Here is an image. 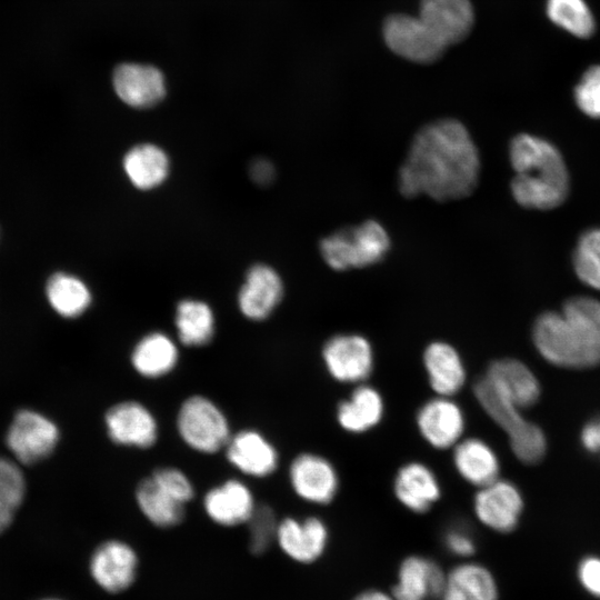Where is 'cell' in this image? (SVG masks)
<instances>
[{
    "instance_id": "obj_28",
    "label": "cell",
    "mask_w": 600,
    "mask_h": 600,
    "mask_svg": "<svg viewBox=\"0 0 600 600\" xmlns=\"http://www.w3.org/2000/svg\"><path fill=\"white\" fill-rule=\"evenodd\" d=\"M134 500L143 517L159 528L176 527L186 514V504L168 494L150 476L137 483Z\"/></svg>"
},
{
    "instance_id": "obj_7",
    "label": "cell",
    "mask_w": 600,
    "mask_h": 600,
    "mask_svg": "<svg viewBox=\"0 0 600 600\" xmlns=\"http://www.w3.org/2000/svg\"><path fill=\"white\" fill-rule=\"evenodd\" d=\"M382 36L393 53L417 63L437 61L448 47L419 16L394 13L387 17Z\"/></svg>"
},
{
    "instance_id": "obj_33",
    "label": "cell",
    "mask_w": 600,
    "mask_h": 600,
    "mask_svg": "<svg viewBox=\"0 0 600 600\" xmlns=\"http://www.w3.org/2000/svg\"><path fill=\"white\" fill-rule=\"evenodd\" d=\"M447 583L460 590L470 600H497L498 588L491 572L478 563H462L447 576Z\"/></svg>"
},
{
    "instance_id": "obj_10",
    "label": "cell",
    "mask_w": 600,
    "mask_h": 600,
    "mask_svg": "<svg viewBox=\"0 0 600 600\" xmlns=\"http://www.w3.org/2000/svg\"><path fill=\"white\" fill-rule=\"evenodd\" d=\"M289 483L301 500L324 506L336 498L340 479L334 464L314 452L297 454L288 469Z\"/></svg>"
},
{
    "instance_id": "obj_12",
    "label": "cell",
    "mask_w": 600,
    "mask_h": 600,
    "mask_svg": "<svg viewBox=\"0 0 600 600\" xmlns=\"http://www.w3.org/2000/svg\"><path fill=\"white\" fill-rule=\"evenodd\" d=\"M59 438V428L51 419L37 411L22 410L8 430L7 444L20 462L31 464L52 453Z\"/></svg>"
},
{
    "instance_id": "obj_44",
    "label": "cell",
    "mask_w": 600,
    "mask_h": 600,
    "mask_svg": "<svg viewBox=\"0 0 600 600\" xmlns=\"http://www.w3.org/2000/svg\"><path fill=\"white\" fill-rule=\"evenodd\" d=\"M13 511L12 509L8 508L7 506L0 503V533L2 531H4L9 524L11 523L12 521V517H13Z\"/></svg>"
},
{
    "instance_id": "obj_30",
    "label": "cell",
    "mask_w": 600,
    "mask_h": 600,
    "mask_svg": "<svg viewBox=\"0 0 600 600\" xmlns=\"http://www.w3.org/2000/svg\"><path fill=\"white\" fill-rule=\"evenodd\" d=\"M123 169L134 187L147 190L159 186L167 178L169 160L157 146L143 143L127 152Z\"/></svg>"
},
{
    "instance_id": "obj_25",
    "label": "cell",
    "mask_w": 600,
    "mask_h": 600,
    "mask_svg": "<svg viewBox=\"0 0 600 600\" xmlns=\"http://www.w3.org/2000/svg\"><path fill=\"white\" fill-rule=\"evenodd\" d=\"M118 97L134 108H148L160 101L166 92L161 72L150 66L124 63L113 73Z\"/></svg>"
},
{
    "instance_id": "obj_45",
    "label": "cell",
    "mask_w": 600,
    "mask_h": 600,
    "mask_svg": "<svg viewBox=\"0 0 600 600\" xmlns=\"http://www.w3.org/2000/svg\"><path fill=\"white\" fill-rule=\"evenodd\" d=\"M442 600H470L460 590L447 583V587L441 596Z\"/></svg>"
},
{
    "instance_id": "obj_24",
    "label": "cell",
    "mask_w": 600,
    "mask_h": 600,
    "mask_svg": "<svg viewBox=\"0 0 600 600\" xmlns=\"http://www.w3.org/2000/svg\"><path fill=\"white\" fill-rule=\"evenodd\" d=\"M179 360L178 344L161 331L142 336L130 352V364L134 372L149 380L169 376L177 368Z\"/></svg>"
},
{
    "instance_id": "obj_23",
    "label": "cell",
    "mask_w": 600,
    "mask_h": 600,
    "mask_svg": "<svg viewBox=\"0 0 600 600\" xmlns=\"http://www.w3.org/2000/svg\"><path fill=\"white\" fill-rule=\"evenodd\" d=\"M446 587L447 576L434 561L411 556L399 568L392 596L396 600H428L441 598Z\"/></svg>"
},
{
    "instance_id": "obj_32",
    "label": "cell",
    "mask_w": 600,
    "mask_h": 600,
    "mask_svg": "<svg viewBox=\"0 0 600 600\" xmlns=\"http://www.w3.org/2000/svg\"><path fill=\"white\" fill-rule=\"evenodd\" d=\"M549 20L573 37L587 39L596 31L594 16L586 0H547Z\"/></svg>"
},
{
    "instance_id": "obj_18",
    "label": "cell",
    "mask_w": 600,
    "mask_h": 600,
    "mask_svg": "<svg viewBox=\"0 0 600 600\" xmlns=\"http://www.w3.org/2000/svg\"><path fill=\"white\" fill-rule=\"evenodd\" d=\"M396 499L409 511L424 513L438 502L442 494L440 481L434 471L421 461L403 463L392 482Z\"/></svg>"
},
{
    "instance_id": "obj_14",
    "label": "cell",
    "mask_w": 600,
    "mask_h": 600,
    "mask_svg": "<svg viewBox=\"0 0 600 600\" xmlns=\"http://www.w3.org/2000/svg\"><path fill=\"white\" fill-rule=\"evenodd\" d=\"M223 453L230 466L250 478H268L279 464L276 446L256 429L232 432Z\"/></svg>"
},
{
    "instance_id": "obj_31",
    "label": "cell",
    "mask_w": 600,
    "mask_h": 600,
    "mask_svg": "<svg viewBox=\"0 0 600 600\" xmlns=\"http://www.w3.org/2000/svg\"><path fill=\"white\" fill-rule=\"evenodd\" d=\"M46 296L51 308L67 319L80 317L91 303V293L86 283L66 272L50 276L46 284Z\"/></svg>"
},
{
    "instance_id": "obj_20",
    "label": "cell",
    "mask_w": 600,
    "mask_h": 600,
    "mask_svg": "<svg viewBox=\"0 0 600 600\" xmlns=\"http://www.w3.org/2000/svg\"><path fill=\"white\" fill-rule=\"evenodd\" d=\"M422 364L436 396L454 397L467 382V369L459 351L449 342L432 341L423 350Z\"/></svg>"
},
{
    "instance_id": "obj_43",
    "label": "cell",
    "mask_w": 600,
    "mask_h": 600,
    "mask_svg": "<svg viewBox=\"0 0 600 600\" xmlns=\"http://www.w3.org/2000/svg\"><path fill=\"white\" fill-rule=\"evenodd\" d=\"M354 600H396L393 596H389L382 591L370 590L362 592Z\"/></svg>"
},
{
    "instance_id": "obj_13",
    "label": "cell",
    "mask_w": 600,
    "mask_h": 600,
    "mask_svg": "<svg viewBox=\"0 0 600 600\" xmlns=\"http://www.w3.org/2000/svg\"><path fill=\"white\" fill-rule=\"evenodd\" d=\"M416 426L430 447L448 450L463 438L466 416L453 397L434 396L418 409Z\"/></svg>"
},
{
    "instance_id": "obj_27",
    "label": "cell",
    "mask_w": 600,
    "mask_h": 600,
    "mask_svg": "<svg viewBox=\"0 0 600 600\" xmlns=\"http://www.w3.org/2000/svg\"><path fill=\"white\" fill-rule=\"evenodd\" d=\"M384 416V401L372 386L357 384L347 399L341 400L336 410L339 427L346 432L360 434L376 428Z\"/></svg>"
},
{
    "instance_id": "obj_35",
    "label": "cell",
    "mask_w": 600,
    "mask_h": 600,
    "mask_svg": "<svg viewBox=\"0 0 600 600\" xmlns=\"http://www.w3.org/2000/svg\"><path fill=\"white\" fill-rule=\"evenodd\" d=\"M246 524L249 531V549L252 553H263L272 542H276L279 521L270 506L258 503Z\"/></svg>"
},
{
    "instance_id": "obj_5",
    "label": "cell",
    "mask_w": 600,
    "mask_h": 600,
    "mask_svg": "<svg viewBox=\"0 0 600 600\" xmlns=\"http://www.w3.org/2000/svg\"><path fill=\"white\" fill-rule=\"evenodd\" d=\"M390 246L386 228L379 221L369 219L324 237L319 250L331 269L346 271L379 263L388 254Z\"/></svg>"
},
{
    "instance_id": "obj_37",
    "label": "cell",
    "mask_w": 600,
    "mask_h": 600,
    "mask_svg": "<svg viewBox=\"0 0 600 600\" xmlns=\"http://www.w3.org/2000/svg\"><path fill=\"white\" fill-rule=\"evenodd\" d=\"M574 102L586 116L600 119V64L589 67L573 91Z\"/></svg>"
},
{
    "instance_id": "obj_41",
    "label": "cell",
    "mask_w": 600,
    "mask_h": 600,
    "mask_svg": "<svg viewBox=\"0 0 600 600\" xmlns=\"http://www.w3.org/2000/svg\"><path fill=\"white\" fill-rule=\"evenodd\" d=\"M580 442L588 452L600 456V418L592 419L582 427Z\"/></svg>"
},
{
    "instance_id": "obj_6",
    "label": "cell",
    "mask_w": 600,
    "mask_h": 600,
    "mask_svg": "<svg viewBox=\"0 0 600 600\" xmlns=\"http://www.w3.org/2000/svg\"><path fill=\"white\" fill-rule=\"evenodd\" d=\"M176 430L190 450L201 454L223 451L232 434L222 408L203 394L183 399L176 414Z\"/></svg>"
},
{
    "instance_id": "obj_38",
    "label": "cell",
    "mask_w": 600,
    "mask_h": 600,
    "mask_svg": "<svg viewBox=\"0 0 600 600\" xmlns=\"http://www.w3.org/2000/svg\"><path fill=\"white\" fill-rule=\"evenodd\" d=\"M26 482L20 468L0 457V503L16 510L23 500Z\"/></svg>"
},
{
    "instance_id": "obj_40",
    "label": "cell",
    "mask_w": 600,
    "mask_h": 600,
    "mask_svg": "<svg viewBox=\"0 0 600 600\" xmlns=\"http://www.w3.org/2000/svg\"><path fill=\"white\" fill-rule=\"evenodd\" d=\"M578 577L589 593L600 598V558H584L579 564Z\"/></svg>"
},
{
    "instance_id": "obj_3",
    "label": "cell",
    "mask_w": 600,
    "mask_h": 600,
    "mask_svg": "<svg viewBox=\"0 0 600 600\" xmlns=\"http://www.w3.org/2000/svg\"><path fill=\"white\" fill-rule=\"evenodd\" d=\"M509 156L516 172L511 192L520 206L550 210L566 200L569 174L560 151L552 143L520 133L511 141Z\"/></svg>"
},
{
    "instance_id": "obj_19",
    "label": "cell",
    "mask_w": 600,
    "mask_h": 600,
    "mask_svg": "<svg viewBox=\"0 0 600 600\" xmlns=\"http://www.w3.org/2000/svg\"><path fill=\"white\" fill-rule=\"evenodd\" d=\"M282 296L283 284L278 272L269 266L256 264L247 272L238 306L247 319L262 321L277 309Z\"/></svg>"
},
{
    "instance_id": "obj_16",
    "label": "cell",
    "mask_w": 600,
    "mask_h": 600,
    "mask_svg": "<svg viewBox=\"0 0 600 600\" xmlns=\"http://www.w3.org/2000/svg\"><path fill=\"white\" fill-rule=\"evenodd\" d=\"M138 557L130 544L121 540L102 542L92 553L90 572L97 584L108 592H120L136 578Z\"/></svg>"
},
{
    "instance_id": "obj_17",
    "label": "cell",
    "mask_w": 600,
    "mask_h": 600,
    "mask_svg": "<svg viewBox=\"0 0 600 600\" xmlns=\"http://www.w3.org/2000/svg\"><path fill=\"white\" fill-rule=\"evenodd\" d=\"M328 537V528L318 517H287L279 521L276 542L292 560L309 563L324 552Z\"/></svg>"
},
{
    "instance_id": "obj_21",
    "label": "cell",
    "mask_w": 600,
    "mask_h": 600,
    "mask_svg": "<svg viewBox=\"0 0 600 600\" xmlns=\"http://www.w3.org/2000/svg\"><path fill=\"white\" fill-rule=\"evenodd\" d=\"M509 400L524 410L541 396V384L531 368L516 358L492 360L483 373Z\"/></svg>"
},
{
    "instance_id": "obj_26",
    "label": "cell",
    "mask_w": 600,
    "mask_h": 600,
    "mask_svg": "<svg viewBox=\"0 0 600 600\" xmlns=\"http://www.w3.org/2000/svg\"><path fill=\"white\" fill-rule=\"evenodd\" d=\"M452 463L457 473L476 488H481L500 477L499 457L481 438H462L452 448Z\"/></svg>"
},
{
    "instance_id": "obj_34",
    "label": "cell",
    "mask_w": 600,
    "mask_h": 600,
    "mask_svg": "<svg viewBox=\"0 0 600 600\" xmlns=\"http://www.w3.org/2000/svg\"><path fill=\"white\" fill-rule=\"evenodd\" d=\"M573 267L584 284L600 291V227L581 234L573 252Z\"/></svg>"
},
{
    "instance_id": "obj_36",
    "label": "cell",
    "mask_w": 600,
    "mask_h": 600,
    "mask_svg": "<svg viewBox=\"0 0 600 600\" xmlns=\"http://www.w3.org/2000/svg\"><path fill=\"white\" fill-rule=\"evenodd\" d=\"M149 476L168 494L186 506L196 497L192 480L183 470L177 467H158Z\"/></svg>"
},
{
    "instance_id": "obj_42",
    "label": "cell",
    "mask_w": 600,
    "mask_h": 600,
    "mask_svg": "<svg viewBox=\"0 0 600 600\" xmlns=\"http://www.w3.org/2000/svg\"><path fill=\"white\" fill-rule=\"evenodd\" d=\"M249 172L252 180L260 186L270 184L276 176L273 164L267 159H257L252 161Z\"/></svg>"
},
{
    "instance_id": "obj_15",
    "label": "cell",
    "mask_w": 600,
    "mask_h": 600,
    "mask_svg": "<svg viewBox=\"0 0 600 600\" xmlns=\"http://www.w3.org/2000/svg\"><path fill=\"white\" fill-rule=\"evenodd\" d=\"M257 504L250 487L237 478L226 479L211 487L202 498L208 518L223 527L246 524Z\"/></svg>"
},
{
    "instance_id": "obj_8",
    "label": "cell",
    "mask_w": 600,
    "mask_h": 600,
    "mask_svg": "<svg viewBox=\"0 0 600 600\" xmlns=\"http://www.w3.org/2000/svg\"><path fill=\"white\" fill-rule=\"evenodd\" d=\"M321 358L328 374L346 384L364 383L374 367L371 342L360 333H337L322 346Z\"/></svg>"
},
{
    "instance_id": "obj_29",
    "label": "cell",
    "mask_w": 600,
    "mask_h": 600,
    "mask_svg": "<svg viewBox=\"0 0 600 600\" xmlns=\"http://www.w3.org/2000/svg\"><path fill=\"white\" fill-rule=\"evenodd\" d=\"M174 326L179 342L186 347L208 346L214 337V316L209 304L203 301H180L176 308Z\"/></svg>"
},
{
    "instance_id": "obj_9",
    "label": "cell",
    "mask_w": 600,
    "mask_h": 600,
    "mask_svg": "<svg viewBox=\"0 0 600 600\" xmlns=\"http://www.w3.org/2000/svg\"><path fill=\"white\" fill-rule=\"evenodd\" d=\"M109 440L126 448L147 450L159 439V423L144 403L127 399L110 406L103 414Z\"/></svg>"
},
{
    "instance_id": "obj_11",
    "label": "cell",
    "mask_w": 600,
    "mask_h": 600,
    "mask_svg": "<svg viewBox=\"0 0 600 600\" xmlns=\"http://www.w3.org/2000/svg\"><path fill=\"white\" fill-rule=\"evenodd\" d=\"M472 508L483 526L500 533H508L519 523L524 508L523 496L512 481L499 477L478 488Z\"/></svg>"
},
{
    "instance_id": "obj_2",
    "label": "cell",
    "mask_w": 600,
    "mask_h": 600,
    "mask_svg": "<svg viewBox=\"0 0 600 600\" xmlns=\"http://www.w3.org/2000/svg\"><path fill=\"white\" fill-rule=\"evenodd\" d=\"M532 342L548 363L563 369L600 366V301L572 297L561 311H546L532 326Z\"/></svg>"
},
{
    "instance_id": "obj_22",
    "label": "cell",
    "mask_w": 600,
    "mask_h": 600,
    "mask_svg": "<svg viewBox=\"0 0 600 600\" xmlns=\"http://www.w3.org/2000/svg\"><path fill=\"white\" fill-rule=\"evenodd\" d=\"M419 17L447 46L466 39L474 24L470 0H421Z\"/></svg>"
},
{
    "instance_id": "obj_39",
    "label": "cell",
    "mask_w": 600,
    "mask_h": 600,
    "mask_svg": "<svg viewBox=\"0 0 600 600\" xmlns=\"http://www.w3.org/2000/svg\"><path fill=\"white\" fill-rule=\"evenodd\" d=\"M444 544L452 554L458 557H469L476 551L471 533L461 524H454L446 531Z\"/></svg>"
},
{
    "instance_id": "obj_1",
    "label": "cell",
    "mask_w": 600,
    "mask_h": 600,
    "mask_svg": "<svg viewBox=\"0 0 600 600\" xmlns=\"http://www.w3.org/2000/svg\"><path fill=\"white\" fill-rule=\"evenodd\" d=\"M480 156L467 128L443 118L414 134L398 171V189L406 198L426 194L438 202L468 197L476 189Z\"/></svg>"
},
{
    "instance_id": "obj_4",
    "label": "cell",
    "mask_w": 600,
    "mask_h": 600,
    "mask_svg": "<svg viewBox=\"0 0 600 600\" xmlns=\"http://www.w3.org/2000/svg\"><path fill=\"white\" fill-rule=\"evenodd\" d=\"M472 392L482 410L507 434L516 458L537 464L546 456L548 441L543 430L526 419L522 409L509 400L484 374L473 383Z\"/></svg>"
},
{
    "instance_id": "obj_46",
    "label": "cell",
    "mask_w": 600,
    "mask_h": 600,
    "mask_svg": "<svg viewBox=\"0 0 600 600\" xmlns=\"http://www.w3.org/2000/svg\"><path fill=\"white\" fill-rule=\"evenodd\" d=\"M44 600H58V599H44Z\"/></svg>"
}]
</instances>
